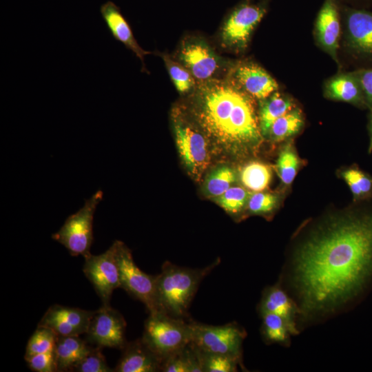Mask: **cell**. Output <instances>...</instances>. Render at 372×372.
<instances>
[{
  "label": "cell",
  "instance_id": "obj_1",
  "mask_svg": "<svg viewBox=\"0 0 372 372\" xmlns=\"http://www.w3.org/2000/svg\"><path fill=\"white\" fill-rule=\"evenodd\" d=\"M372 280V212L334 216L291 254L278 283L298 309L304 327L347 309Z\"/></svg>",
  "mask_w": 372,
  "mask_h": 372
},
{
  "label": "cell",
  "instance_id": "obj_2",
  "mask_svg": "<svg viewBox=\"0 0 372 372\" xmlns=\"http://www.w3.org/2000/svg\"><path fill=\"white\" fill-rule=\"evenodd\" d=\"M253 99L229 74L197 82L187 114L215 146L232 154L246 153L262 136Z\"/></svg>",
  "mask_w": 372,
  "mask_h": 372
},
{
  "label": "cell",
  "instance_id": "obj_3",
  "mask_svg": "<svg viewBox=\"0 0 372 372\" xmlns=\"http://www.w3.org/2000/svg\"><path fill=\"white\" fill-rule=\"evenodd\" d=\"M218 264L212 263L203 269H190L169 262L164 263L161 272L156 276L157 297L162 311L185 319L199 283Z\"/></svg>",
  "mask_w": 372,
  "mask_h": 372
},
{
  "label": "cell",
  "instance_id": "obj_4",
  "mask_svg": "<svg viewBox=\"0 0 372 372\" xmlns=\"http://www.w3.org/2000/svg\"><path fill=\"white\" fill-rule=\"evenodd\" d=\"M142 339L163 361L192 341L189 320L162 312L149 314Z\"/></svg>",
  "mask_w": 372,
  "mask_h": 372
},
{
  "label": "cell",
  "instance_id": "obj_5",
  "mask_svg": "<svg viewBox=\"0 0 372 372\" xmlns=\"http://www.w3.org/2000/svg\"><path fill=\"white\" fill-rule=\"evenodd\" d=\"M101 190L87 199L84 205L68 216L52 238L63 245L73 256L90 254L93 242V220L98 204L103 199Z\"/></svg>",
  "mask_w": 372,
  "mask_h": 372
},
{
  "label": "cell",
  "instance_id": "obj_6",
  "mask_svg": "<svg viewBox=\"0 0 372 372\" xmlns=\"http://www.w3.org/2000/svg\"><path fill=\"white\" fill-rule=\"evenodd\" d=\"M121 288L141 301L149 314L162 311L157 297L156 276L145 273L134 262L131 251L119 240L114 242Z\"/></svg>",
  "mask_w": 372,
  "mask_h": 372
},
{
  "label": "cell",
  "instance_id": "obj_7",
  "mask_svg": "<svg viewBox=\"0 0 372 372\" xmlns=\"http://www.w3.org/2000/svg\"><path fill=\"white\" fill-rule=\"evenodd\" d=\"M192 342L200 350L211 353L229 355L242 361V342L245 330L231 322L214 326L189 320Z\"/></svg>",
  "mask_w": 372,
  "mask_h": 372
},
{
  "label": "cell",
  "instance_id": "obj_8",
  "mask_svg": "<svg viewBox=\"0 0 372 372\" xmlns=\"http://www.w3.org/2000/svg\"><path fill=\"white\" fill-rule=\"evenodd\" d=\"M175 140L179 155L189 173L199 177L209 163L207 138L187 117H174Z\"/></svg>",
  "mask_w": 372,
  "mask_h": 372
},
{
  "label": "cell",
  "instance_id": "obj_9",
  "mask_svg": "<svg viewBox=\"0 0 372 372\" xmlns=\"http://www.w3.org/2000/svg\"><path fill=\"white\" fill-rule=\"evenodd\" d=\"M266 13L262 5L249 3L236 7L225 21L220 32L222 45L230 50H244L253 30Z\"/></svg>",
  "mask_w": 372,
  "mask_h": 372
},
{
  "label": "cell",
  "instance_id": "obj_10",
  "mask_svg": "<svg viewBox=\"0 0 372 372\" xmlns=\"http://www.w3.org/2000/svg\"><path fill=\"white\" fill-rule=\"evenodd\" d=\"M83 271L93 285L103 305H109L113 291L121 287L118 266L113 244L99 255L89 254L84 257Z\"/></svg>",
  "mask_w": 372,
  "mask_h": 372
},
{
  "label": "cell",
  "instance_id": "obj_11",
  "mask_svg": "<svg viewBox=\"0 0 372 372\" xmlns=\"http://www.w3.org/2000/svg\"><path fill=\"white\" fill-rule=\"evenodd\" d=\"M126 322L123 316L110 305L94 311L85 333V340L96 347L123 349L127 344Z\"/></svg>",
  "mask_w": 372,
  "mask_h": 372
},
{
  "label": "cell",
  "instance_id": "obj_12",
  "mask_svg": "<svg viewBox=\"0 0 372 372\" xmlns=\"http://www.w3.org/2000/svg\"><path fill=\"white\" fill-rule=\"evenodd\" d=\"M176 60L192 74L196 82L217 78L223 61L204 41L198 38L184 40L178 50Z\"/></svg>",
  "mask_w": 372,
  "mask_h": 372
},
{
  "label": "cell",
  "instance_id": "obj_13",
  "mask_svg": "<svg viewBox=\"0 0 372 372\" xmlns=\"http://www.w3.org/2000/svg\"><path fill=\"white\" fill-rule=\"evenodd\" d=\"M94 311L59 304L50 307L38 325L54 331L58 336L85 334Z\"/></svg>",
  "mask_w": 372,
  "mask_h": 372
},
{
  "label": "cell",
  "instance_id": "obj_14",
  "mask_svg": "<svg viewBox=\"0 0 372 372\" xmlns=\"http://www.w3.org/2000/svg\"><path fill=\"white\" fill-rule=\"evenodd\" d=\"M231 76L254 99L263 100L278 88L275 79L262 68L253 63H240L231 70Z\"/></svg>",
  "mask_w": 372,
  "mask_h": 372
},
{
  "label": "cell",
  "instance_id": "obj_15",
  "mask_svg": "<svg viewBox=\"0 0 372 372\" xmlns=\"http://www.w3.org/2000/svg\"><path fill=\"white\" fill-rule=\"evenodd\" d=\"M114 371L156 372L161 371L163 359L158 356L142 338L127 342Z\"/></svg>",
  "mask_w": 372,
  "mask_h": 372
},
{
  "label": "cell",
  "instance_id": "obj_16",
  "mask_svg": "<svg viewBox=\"0 0 372 372\" xmlns=\"http://www.w3.org/2000/svg\"><path fill=\"white\" fill-rule=\"evenodd\" d=\"M101 13L112 36L136 54L142 62L143 70H145V56L151 52L139 45L119 8L113 2L107 1L101 7Z\"/></svg>",
  "mask_w": 372,
  "mask_h": 372
},
{
  "label": "cell",
  "instance_id": "obj_17",
  "mask_svg": "<svg viewBox=\"0 0 372 372\" xmlns=\"http://www.w3.org/2000/svg\"><path fill=\"white\" fill-rule=\"evenodd\" d=\"M92 347L80 335L58 336L54 349L57 371H74Z\"/></svg>",
  "mask_w": 372,
  "mask_h": 372
},
{
  "label": "cell",
  "instance_id": "obj_18",
  "mask_svg": "<svg viewBox=\"0 0 372 372\" xmlns=\"http://www.w3.org/2000/svg\"><path fill=\"white\" fill-rule=\"evenodd\" d=\"M316 31L320 44L336 58L340 26L334 0H325L317 18Z\"/></svg>",
  "mask_w": 372,
  "mask_h": 372
},
{
  "label": "cell",
  "instance_id": "obj_19",
  "mask_svg": "<svg viewBox=\"0 0 372 372\" xmlns=\"http://www.w3.org/2000/svg\"><path fill=\"white\" fill-rule=\"evenodd\" d=\"M258 311L259 313L269 312L278 314L297 327L298 307L278 282L265 289L258 306Z\"/></svg>",
  "mask_w": 372,
  "mask_h": 372
},
{
  "label": "cell",
  "instance_id": "obj_20",
  "mask_svg": "<svg viewBox=\"0 0 372 372\" xmlns=\"http://www.w3.org/2000/svg\"><path fill=\"white\" fill-rule=\"evenodd\" d=\"M351 42L358 50L372 53V14L363 10H352L347 17Z\"/></svg>",
  "mask_w": 372,
  "mask_h": 372
},
{
  "label": "cell",
  "instance_id": "obj_21",
  "mask_svg": "<svg viewBox=\"0 0 372 372\" xmlns=\"http://www.w3.org/2000/svg\"><path fill=\"white\" fill-rule=\"evenodd\" d=\"M260 314L262 320V337L267 344L278 343L289 346L291 336L300 332L295 325L278 314L269 312Z\"/></svg>",
  "mask_w": 372,
  "mask_h": 372
},
{
  "label": "cell",
  "instance_id": "obj_22",
  "mask_svg": "<svg viewBox=\"0 0 372 372\" xmlns=\"http://www.w3.org/2000/svg\"><path fill=\"white\" fill-rule=\"evenodd\" d=\"M161 371L203 372L199 349L190 342L163 360Z\"/></svg>",
  "mask_w": 372,
  "mask_h": 372
},
{
  "label": "cell",
  "instance_id": "obj_23",
  "mask_svg": "<svg viewBox=\"0 0 372 372\" xmlns=\"http://www.w3.org/2000/svg\"><path fill=\"white\" fill-rule=\"evenodd\" d=\"M292 107L291 101L278 92L261 100L258 119L262 134L267 136L273 122L291 110Z\"/></svg>",
  "mask_w": 372,
  "mask_h": 372
},
{
  "label": "cell",
  "instance_id": "obj_24",
  "mask_svg": "<svg viewBox=\"0 0 372 372\" xmlns=\"http://www.w3.org/2000/svg\"><path fill=\"white\" fill-rule=\"evenodd\" d=\"M302 124L301 112L292 109L273 122L267 135L273 141H281L298 133Z\"/></svg>",
  "mask_w": 372,
  "mask_h": 372
},
{
  "label": "cell",
  "instance_id": "obj_25",
  "mask_svg": "<svg viewBox=\"0 0 372 372\" xmlns=\"http://www.w3.org/2000/svg\"><path fill=\"white\" fill-rule=\"evenodd\" d=\"M240 177L245 187L251 191L260 192L268 186L271 177V172L268 165L253 161L242 168Z\"/></svg>",
  "mask_w": 372,
  "mask_h": 372
},
{
  "label": "cell",
  "instance_id": "obj_26",
  "mask_svg": "<svg viewBox=\"0 0 372 372\" xmlns=\"http://www.w3.org/2000/svg\"><path fill=\"white\" fill-rule=\"evenodd\" d=\"M169 74L176 90L181 94L193 90L197 82L191 72L176 59L166 54H161Z\"/></svg>",
  "mask_w": 372,
  "mask_h": 372
},
{
  "label": "cell",
  "instance_id": "obj_27",
  "mask_svg": "<svg viewBox=\"0 0 372 372\" xmlns=\"http://www.w3.org/2000/svg\"><path fill=\"white\" fill-rule=\"evenodd\" d=\"M327 92L331 98L347 102L356 101L360 96L357 82L347 75H340L329 81Z\"/></svg>",
  "mask_w": 372,
  "mask_h": 372
},
{
  "label": "cell",
  "instance_id": "obj_28",
  "mask_svg": "<svg viewBox=\"0 0 372 372\" xmlns=\"http://www.w3.org/2000/svg\"><path fill=\"white\" fill-rule=\"evenodd\" d=\"M236 180L233 169L227 166L220 167L211 172L205 183V191L211 196L217 198L225 192Z\"/></svg>",
  "mask_w": 372,
  "mask_h": 372
},
{
  "label": "cell",
  "instance_id": "obj_29",
  "mask_svg": "<svg viewBox=\"0 0 372 372\" xmlns=\"http://www.w3.org/2000/svg\"><path fill=\"white\" fill-rule=\"evenodd\" d=\"M57 338L50 328L38 325L28 342L24 358L54 351Z\"/></svg>",
  "mask_w": 372,
  "mask_h": 372
},
{
  "label": "cell",
  "instance_id": "obj_30",
  "mask_svg": "<svg viewBox=\"0 0 372 372\" xmlns=\"http://www.w3.org/2000/svg\"><path fill=\"white\" fill-rule=\"evenodd\" d=\"M200 351L203 372H234L238 365H242V361L229 355Z\"/></svg>",
  "mask_w": 372,
  "mask_h": 372
},
{
  "label": "cell",
  "instance_id": "obj_31",
  "mask_svg": "<svg viewBox=\"0 0 372 372\" xmlns=\"http://www.w3.org/2000/svg\"><path fill=\"white\" fill-rule=\"evenodd\" d=\"M251 193L241 187H230L216 198V203L231 214L240 212L248 202Z\"/></svg>",
  "mask_w": 372,
  "mask_h": 372
},
{
  "label": "cell",
  "instance_id": "obj_32",
  "mask_svg": "<svg viewBox=\"0 0 372 372\" xmlns=\"http://www.w3.org/2000/svg\"><path fill=\"white\" fill-rule=\"evenodd\" d=\"M298 165V158L295 152L290 145L285 147L276 163L278 174L285 185H290L293 181Z\"/></svg>",
  "mask_w": 372,
  "mask_h": 372
},
{
  "label": "cell",
  "instance_id": "obj_33",
  "mask_svg": "<svg viewBox=\"0 0 372 372\" xmlns=\"http://www.w3.org/2000/svg\"><path fill=\"white\" fill-rule=\"evenodd\" d=\"M101 347H93L90 352L77 364L74 371L110 372L114 371L107 364Z\"/></svg>",
  "mask_w": 372,
  "mask_h": 372
},
{
  "label": "cell",
  "instance_id": "obj_34",
  "mask_svg": "<svg viewBox=\"0 0 372 372\" xmlns=\"http://www.w3.org/2000/svg\"><path fill=\"white\" fill-rule=\"evenodd\" d=\"M277 201L278 198L273 194L255 192L250 194L247 208L252 214H267L275 208Z\"/></svg>",
  "mask_w": 372,
  "mask_h": 372
},
{
  "label": "cell",
  "instance_id": "obj_35",
  "mask_svg": "<svg viewBox=\"0 0 372 372\" xmlns=\"http://www.w3.org/2000/svg\"><path fill=\"white\" fill-rule=\"evenodd\" d=\"M342 176L355 196H360L371 192L372 181L362 172L349 169L345 171Z\"/></svg>",
  "mask_w": 372,
  "mask_h": 372
},
{
  "label": "cell",
  "instance_id": "obj_36",
  "mask_svg": "<svg viewBox=\"0 0 372 372\" xmlns=\"http://www.w3.org/2000/svg\"><path fill=\"white\" fill-rule=\"evenodd\" d=\"M29 368L37 372L57 371L54 351L24 358Z\"/></svg>",
  "mask_w": 372,
  "mask_h": 372
},
{
  "label": "cell",
  "instance_id": "obj_37",
  "mask_svg": "<svg viewBox=\"0 0 372 372\" xmlns=\"http://www.w3.org/2000/svg\"><path fill=\"white\" fill-rule=\"evenodd\" d=\"M360 81L368 99L372 102V70L364 72Z\"/></svg>",
  "mask_w": 372,
  "mask_h": 372
}]
</instances>
